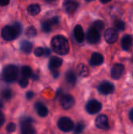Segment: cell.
<instances>
[{
	"mask_svg": "<svg viewBox=\"0 0 133 134\" xmlns=\"http://www.w3.org/2000/svg\"><path fill=\"white\" fill-rule=\"evenodd\" d=\"M53 50L59 55H66L69 53L70 46L67 39L63 35H56L51 40Z\"/></svg>",
	"mask_w": 133,
	"mask_h": 134,
	"instance_id": "obj_1",
	"label": "cell"
},
{
	"mask_svg": "<svg viewBox=\"0 0 133 134\" xmlns=\"http://www.w3.org/2000/svg\"><path fill=\"white\" fill-rule=\"evenodd\" d=\"M22 31L21 24L18 22L14 23L13 25H7L3 27L2 31V37L6 41L15 39L20 34Z\"/></svg>",
	"mask_w": 133,
	"mask_h": 134,
	"instance_id": "obj_2",
	"label": "cell"
},
{
	"mask_svg": "<svg viewBox=\"0 0 133 134\" xmlns=\"http://www.w3.org/2000/svg\"><path fill=\"white\" fill-rule=\"evenodd\" d=\"M2 79L7 82H13L18 78V68L15 65L6 66L2 74Z\"/></svg>",
	"mask_w": 133,
	"mask_h": 134,
	"instance_id": "obj_3",
	"label": "cell"
},
{
	"mask_svg": "<svg viewBox=\"0 0 133 134\" xmlns=\"http://www.w3.org/2000/svg\"><path fill=\"white\" fill-rule=\"evenodd\" d=\"M57 126L61 131L67 133L74 130V122L67 117H62L58 120Z\"/></svg>",
	"mask_w": 133,
	"mask_h": 134,
	"instance_id": "obj_4",
	"label": "cell"
},
{
	"mask_svg": "<svg viewBox=\"0 0 133 134\" xmlns=\"http://www.w3.org/2000/svg\"><path fill=\"white\" fill-rule=\"evenodd\" d=\"M33 120L31 118H25L20 122L21 134H36L34 129L32 126Z\"/></svg>",
	"mask_w": 133,
	"mask_h": 134,
	"instance_id": "obj_5",
	"label": "cell"
},
{
	"mask_svg": "<svg viewBox=\"0 0 133 134\" xmlns=\"http://www.w3.org/2000/svg\"><path fill=\"white\" fill-rule=\"evenodd\" d=\"M85 108L89 114L95 115L100 111V110L102 109V104L100 101L96 100H91L87 103Z\"/></svg>",
	"mask_w": 133,
	"mask_h": 134,
	"instance_id": "obj_6",
	"label": "cell"
},
{
	"mask_svg": "<svg viewBox=\"0 0 133 134\" xmlns=\"http://www.w3.org/2000/svg\"><path fill=\"white\" fill-rule=\"evenodd\" d=\"M87 42L90 44H96L100 40V32L96 31V29L90 27L86 35Z\"/></svg>",
	"mask_w": 133,
	"mask_h": 134,
	"instance_id": "obj_7",
	"label": "cell"
},
{
	"mask_svg": "<svg viewBox=\"0 0 133 134\" xmlns=\"http://www.w3.org/2000/svg\"><path fill=\"white\" fill-rule=\"evenodd\" d=\"M98 90L100 93L103 95H107L112 93L114 91V86L111 82L108 81H103L99 85Z\"/></svg>",
	"mask_w": 133,
	"mask_h": 134,
	"instance_id": "obj_8",
	"label": "cell"
},
{
	"mask_svg": "<svg viewBox=\"0 0 133 134\" xmlns=\"http://www.w3.org/2000/svg\"><path fill=\"white\" fill-rule=\"evenodd\" d=\"M60 104L64 110H69L74 106V99L70 94H64L60 98Z\"/></svg>",
	"mask_w": 133,
	"mask_h": 134,
	"instance_id": "obj_9",
	"label": "cell"
},
{
	"mask_svg": "<svg viewBox=\"0 0 133 134\" xmlns=\"http://www.w3.org/2000/svg\"><path fill=\"white\" fill-rule=\"evenodd\" d=\"M95 125L98 129L100 130H108L109 129V122L108 118L105 115H100L96 117L95 120Z\"/></svg>",
	"mask_w": 133,
	"mask_h": 134,
	"instance_id": "obj_10",
	"label": "cell"
},
{
	"mask_svg": "<svg viewBox=\"0 0 133 134\" xmlns=\"http://www.w3.org/2000/svg\"><path fill=\"white\" fill-rule=\"evenodd\" d=\"M104 36H105L106 41L108 43L112 44V43L116 42V41L118 40V31L115 29L109 28V29H107L105 31Z\"/></svg>",
	"mask_w": 133,
	"mask_h": 134,
	"instance_id": "obj_11",
	"label": "cell"
},
{
	"mask_svg": "<svg viewBox=\"0 0 133 134\" xmlns=\"http://www.w3.org/2000/svg\"><path fill=\"white\" fill-rule=\"evenodd\" d=\"M63 6L64 10L67 13L71 14L77 10L78 7V3L74 0H64L63 3Z\"/></svg>",
	"mask_w": 133,
	"mask_h": 134,
	"instance_id": "obj_12",
	"label": "cell"
},
{
	"mask_svg": "<svg viewBox=\"0 0 133 134\" xmlns=\"http://www.w3.org/2000/svg\"><path fill=\"white\" fill-rule=\"evenodd\" d=\"M125 67L122 64H115L111 69V77L114 79H118L123 75Z\"/></svg>",
	"mask_w": 133,
	"mask_h": 134,
	"instance_id": "obj_13",
	"label": "cell"
},
{
	"mask_svg": "<svg viewBox=\"0 0 133 134\" xmlns=\"http://www.w3.org/2000/svg\"><path fill=\"white\" fill-rule=\"evenodd\" d=\"M133 45V37L130 35H125L122 39V47L124 50H129Z\"/></svg>",
	"mask_w": 133,
	"mask_h": 134,
	"instance_id": "obj_14",
	"label": "cell"
},
{
	"mask_svg": "<svg viewBox=\"0 0 133 134\" xmlns=\"http://www.w3.org/2000/svg\"><path fill=\"white\" fill-rule=\"evenodd\" d=\"M74 35L78 42L81 43L85 39V34L81 25H76L74 28Z\"/></svg>",
	"mask_w": 133,
	"mask_h": 134,
	"instance_id": "obj_15",
	"label": "cell"
},
{
	"mask_svg": "<svg viewBox=\"0 0 133 134\" xmlns=\"http://www.w3.org/2000/svg\"><path fill=\"white\" fill-rule=\"evenodd\" d=\"M103 57L100 53H92V57L90 58V60H89L90 64L92 65V66L100 65V64H103Z\"/></svg>",
	"mask_w": 133,
	"mask_h": 134,
	"instance_id": "obj_16",
	"label": "cell"
},
{
	"mask_svg": "<svg viewBox=\"0 0 133 134\" xmlns=\"http://www.w3.org/2000/svg\"><path fill=\"white\" fill-rule=\"evenodd\" d=\"M62 64H63V60L61 58H60L58 57H53L49 60V68L51 71L55 70V69H57L60 67H61Z\"/></svg>",
	"mask_w": 133,
	"mask_h": 134,
	"instance_id": "obj_17",
	"label": "cell"
},
{
	"mask_svg": "<svg viewBox=\"0 0 133 134\" xmlns=\"http://www.w3.org/2000/svg\"><path fill=\"white\" fill-rule=\"evenodd\" d=\"M38 115L40 117H45L48 115V108L42 103H37L34 106Z\"/></svg>",
	"mask_w": 133,
	"mask_h": 134,
	"instance_id": "obj_18",
	"label": "cell"
},
{
	"mask_svg": "<svg viewBox=\"0 0 133 134\" xmlns=\"http://www.w3.org/2000/svg\"><path fill=\"white\" fill-rule=\"evenodd\" d=\"M76 71L81 77H87L89 74L88 67L84 64H79L76 68Z\"/></svg>",
	"mask_w": 133,
	"mask_h": 134,
	"instance_id": "obj_19",
	"label": "cell"
},
{
	"mask_svg": "<svg viewBox=\"0 0 133 134\" xmlns=\"http://www.w3.org/2000/svg\"><path fill=\"white\" fill-rule=\"evenodd\" d=\"M65 78H66V81L68 84H70L71 86H74L76 84V82H77L76 75L72 70H70L66 73Z\"/></svg>",
	"mask_w": 133,
	"mask_h": 134,
	"instance_id": "obj_20",
	"label": "cell"
},
{
	"mask_svg": "<svg viewBox=\"0 0 133 134\" xmlns=\"http://www.w3.org/2000/svg\"><path fill=\"white\" fill-rule=\"evenodd\" d=\"M20 49L25 53H30L32 50V43L26 40L22 41L20 43Z\"/></svg>",
	"mask_w": 133,
	"mask_h": 134,
	"instance_id": "obj_21",
	"label": "cell"
},
{
	"mask_svg": "<svg viewBox=\"0 0 133 134\" xmlns=\"http://www.w3.org/2000/svg\"><path fill=\"white\" fill-rule=\"evenodd\" d=\"M40 10H41L40 5L38 4H31V5H28V7H27V12L31 16L38 15L40 13Z\"/></svg>",
	"mask_w": 133,
	"mask_h": 134,
	"instance_id": "obj_22",
	"label": "cell"
},
{
	"mask_svg": "<svg viewBox=\"0 0 133 134\" xmlns=\"http://www.w3.org/2000/svg\"><path fill=\"white\" fill-rule=\"evenodd\" d=\"M21 74H22L23 77L27 78V79L31 78L33 75L32 70L29 66H24L21 69Z\"/></svg>",
	"mask_w": 133,
	"mask_h": 134,
	"instance_id": "obj_23",
	"label": "cell"
},
{
	"mask_svg": "<svg viewBox=\"0 0 133 134\" xmlns=\"http://www.w3.org/2000/svg\"><path fill=\"white\" fill-rule=\"evenodd\" d=\"M104 26H105V24H104L103 21H102V20H96V21H95L92 24V27L94 28V29H96L99 32H100V31H102L103 30Z\"/></svg>",
	"mask_w": 133,
	"mask_h": 134,
	"instance_id": "obj_24",
	"label": "cell"
},
{
	"mask_svg": "<svg viewBox=\"0 0 133 134\" xmlns=\"http://www.w3.org/2000/svg\"><path fill=\"white\" fill-rule=\"evenodd\" d=\"M25 34H26V35H27L28 38H34V37H35L36 35H37V31H36L35 27L31 26V27H29L27 28Z\"/></svg>",
	"mask_w": 133,
	"mask_h": 134,
	"instance_id": "obj_25",
	"label": "cell"
},
{
	"mask_svg": "<svg viewBox=\"0 0 133 134\" xmlns=\"http://www.w3.org/2000/svg\"><path fill=\"white\" fill-rule=\"evenodd\" d=\"M85 129V125L82 122L77 123L76 126L74 128V134H81Z\"/></svg>",
	"mask_w": 133,
	"mask_h": 134,
	"instance_id": "obj_26",
	"label": "cell"
},
{
	"mask_svg": "<svg viewBox=\"0 0 133 134\" xmlns=\"http://www.w3.org/2000/svg\"><path fill=\"white\" fill-rule=\"evenodd\" d=\"M51 27H52V25L49 23V21H44L42 23V29L44 32H46V33L50 32L51 29H52Z\"/></svg>",
	"mask_w": 133,
	"mask_h": 134,
	"instance_id": "obj_27",
	"label": "cell"
},
{
	"mask_svg": "<svg viewBox=\"0 0 133 134\" xmlns=\"http://www.w3.org/2000/svg\"><path fill=\"white\" fill-rule=\"evenodd\" d=\"M2 97L5 100L10 99L12 97V90L10 89H5L2 92Z\"/></svg>",
	"mask_w": 133,
	"mask_h": 134,
	"instance_id": "obj_28",
	"label": "cell"
},
{
	"mask_svg": "<svg viewBox=\"0 0 133 134\" xmlns=\"http://www.w3.org/2000/svg\"><path fill=\"white\" fill-rule=\"evenodd\" d=\"M115 27L118 31H123L125 28V24L122 20H118L117 22H115Z\"/></svg>",
	"mask_w": 133,
	"mask_h": 134,
	"instance_id": "obj_29",
	"label": "cell"
},
{
	"mask_svg": "<svg viewBox=\"0 0 133 134\" xmlns=\"http://www.w3.org/2000/svg\"><path fill=\"white\" fill-rule=\"evenodd\" d=\"M19 85L20 86V87L22 88H26L28 85V80L27 78L22 77L20 80H19Z\"/></svg>",
	"mask_w": 133,
	"mask_h": 134,
	"instance_id": "obj_30",
	"label": "cell"
},
{
	"mask_svg": "<svg viewBox=\"0 0 133 134\" xmlns=\"http://www.w3.org/2000/svg\"><path fill=\"white\" fill-rule=\"evenodd\" d=\"M34 53L36 57H42V55H44V49L42 48V47H38L34 49Z\"/></svg>",
	"mask_w": 133,
	"mask_h": 134,
	"instance_id": "obj_31",
	"label": "cell"
},
{
	"mask_svg": "<svg viewBox=\"0 0 133 134\" xmlns=\"http://www.w3.org/2000/svg\"><path fill=\"white\" fill-rule=\"evenodd\" d=\"M16 130V125L13 122H10L6 126V131L8 133H13Z\"/></svg>",
	"mask_w": 133,
	"mask_h": 134,
	"instance_id": "obj_32",
	"label": "cell"
},
{
	"mask_svg": "<svg viewBox=\"0 0 133 134\" xmlns=\"http://www.w3.org/2000/svg\"><path fill=\"white\" fill-rule=\"evenodd\" d=\"M49 21L51 24V25H56V24H57L59 23V17L58 16H54L53 18H51Z\"/></svg>",
	"mask_w": 133,
	"mask_h": 134,
	"instance_id": "obj_33",
	"label": "cell"
},
{
	"mask_svg": "<svg viewBox=\"0 0 133 134\" xmlns=\"http://www.w3.org/2000/svg\"><path fill=\"white\" fill-rule=\"evenodd\" d=\"M34 93H33L32 91H29V92H27V93H26V98H27V100L32 99V98L34 97Z\"/></svg>",
	"mask_w": 133,
	"mask_h": 134,
	"instance_id": "obj_34",
	"label": "cell"
},
{
	"mask_svg": "<svg viewBox=\"0 0 133 134\" xmlns=\"http://www.w3.org/2000/svg\"><path fill=\"white\" fill-rule=\"evenodd\" d=\"M4 122H5V116L3 115V113L2 111H0V127L3 125Z\"/></svg>",
	"mask_w": 133,
	"mask_h": 134,
	"instance_id": "obj_35",
	"label": "cell"
},
{
	"mask_svg": "<svg viewBox=\"0 0 133 134\" xmlns=\"http://www.w3.org/2000/svg\"><path fill=\"white\" fill-rule=\"evenodd\" d=\"M52 75L53 76V78L56 79L59 77V71H57V69H55V70H52Z\"/></svg>",
	"mask_w": 133,
	"mask_h": 134,
	"instance_id": "obj_36",
	"label": "cell"
},
{
	"mask_svg": "<svg viewBox=\"0 0 133 134\" xmlns=\"http://www.w3.org/2000/svg\"><path fill=\"white\" fill-rule=\"evenodd\" d=\"M9 2V0H0V5L1 6H5L8 5Z\"/></svg>",
	"mask_w": 133,
	"mask_h": 134,
	"instance_id": "obj_37",
	"label": "cell"
},
{
	"mask_svg": "<svg viewBox=\"0 0 133 134\" xmlns=\"http://www.w3.org/2000/svg\"><path fill=\"white\" fill-rule=\"evenodd\" d=\"M50 54H51V50H50L49 49H48V48L44 49V55H45V57H48V56H49Z\"/></svg>",
	"mask_w": 133,
	"mask_h": 134,
	"instance_id": "obj_38",
	"label": "cell"
},
{
	"mask_svg": "<svg viewBox=\"0 0 133 134\" xmlns=\"http://www.w3.org/2000/svg\"><path fill=\"white\" fill-rule=\"evenodd\" d=\"M129 119H130V120H131V122L133 123V108L132 109H131V111H129Z\"/></svg>",
	"mask_w": 133,
	"mask_h": 134,
	"instance_id": "obj_39",
	"label": "cell"
},
{
	"mask_svg": "<svg viewBox=\"0 0 133 134\" xmlns=\"http://www.w3.org/2000/svg\"><path fill=\"white\" fill-rule=\"evenodd\" d=\"M32 79H34V80H37V79H38V76L37 75H32Z\"/></svg>",
	"mask_w": 133,
	"mask_h": 134,
	"instance_id": "obj_40",
	"label": "cell"
},
{
	"mask_svg": "<svg viewBox=\"0 0 133 134\" xmlns=\"http://www.w3.org/2000/svg\"><path fill=\"white\" fill-rule=\"evenodd\" d=\"M102 3H107V2H111V0H100Z\"/></svg>",
	"mask_w": 133,
	"mask_h": 134,
	"instance_id": "obj_41",
	"label": "cell"
},
{
	"mask_svg": "<svg viewBox=\"0 0 133 134\" xmlns=\"http://www.w3.org/2000/svg\"><path fill=\"white\" fill-rule=\"evenodd\" d=\"M2 105H3V104H2V100H0V108H2Z\"/></svg>",
	"mask_w": 133,
	"mask_h": 134,
	"instance_id": "obj_42",
	"label": "cell"
},
{
	"mask_svg": "<svg viewBox=\"0 0 133 134\" xmlns=\"http://www.w3.org/2000/svg\"><path fill=\"white\" fill-rule=\"evenodd\" d=\"M46 1H48V2H53V1H55V0H46Z\"/></svg>",
	"mask_w": 133,
	"mask_h": 134,
	"instance_id": "obj_43",
	"label": "cell"
},
{
	"mask_svg": "<svg viewBox=\"0 0 133 134\" xmlns=\"http://www.w3.org/2000/svg\"><path fill=\"white\" fill-rule=\"evenodd\" d=\"M86 2H91V1H93V0H85Z\"/></svg>",
	"mask_w": 133,
	"mask_h": 134,
	"instance_id": "obj_44",
	"label": "cell"
}]
</instances>
